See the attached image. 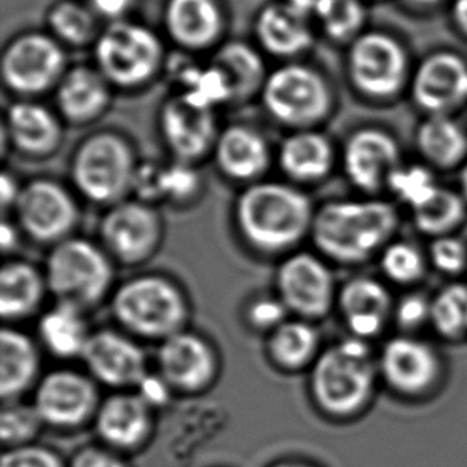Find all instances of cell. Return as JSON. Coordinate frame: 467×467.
Returning <instances> with one entry per match:
<instances>
[{"instance_id": "21", "label": "cell", "mask_w": 467, "mask_h": 467, "mask_svg": "<svg viewBox=\"0 0 467 467\" xmlns=\"http://www.w3.org/2000/svg\"><path fill=\"white\" fill-rule=\"evenodd\" d=\"M381 373L402 394H420L436 381L439 360L430 345L413 338H394L381 354Z\"/></svg>"}, {"instance_id": "38", "label": "cell", "mask_w": 467, "mask_h": 467, "mask_svg": "<svg viewBox=\"0 0 467 467\" xmlns=\"http://www.w3.org/2000/svg\"><path fill=\"white\" fill-rule=\"evenodd\" d=\"M388 185L396 192V195L402 202L411 206L413 211L428 202L439 190L432 174L421 166H398L388 179Z\"/></svg>"}, {"instance_id": "13", "label": "cell", "mask_w": 467, "mask_h": 467, "mask_svg": "<svg viewBox=\"0 0 467 467\" xmlns=\"http://www.w3.org/2000/svg\"><path fill=\"white\" fill-rule=\"evenodd\" d=\"M160 128L171 153L185 163L211 152L221 134L217 131L214 109L182 93L164 102Z\"/></svg>"}, {"instance_id": "27", "label": "cell", "mask_w": 467, "mask_h": 467, "mask_svg": "<svg viewBox=\"0 0 467 467\" xmlns=\"http://www.w3.org/2000/svg\"><path fill=\"white\" fill-rule=\"evenodd\" d=\"M279 166L296 182H319L334 166V149L324 134L298 130L279 149Z\"/></svg>"}, {"instance_id": "29", "label": "cell", "mask_w": 467, "mask_h": 467, "mask_svg": "<svg viewBox=\"0 0 467 467\" xmlns=\"http://www.w3.org/2000/svg\"><path fill=\"white\" fill-rule=\"evenodd\" d=\"M38 338L48 351L61 359L82 358L88 343V322L85 311L72 305L57 304L38 321Z\"/></svg>"}, {"instance_id": "50", "label": "cell", "mask_w": 467, "mask_h": 467, "mask_svg": "<svg viewBox=\"0 0 467 467\" xmlns=\"http://www.w3.org/2000/svg\"><path fill=\"white\" fill-rule=\"evenodd\" d=\"M19 190L21 187L16 185L15 179L12 176H8L6 172H4L2 176V182H0V192H2V206L4 209L13 208L15 202L18 200Z\"/></svg>"}, {"instance_id": "16", "label": "cell", "mask_w": 467, "mask_h": 467, "mask_svg": "<svg viewBox=\"0 0 467 467\" xmlns=\"http://www.w3.org/2000/svg\"><path fill=\"white\" fill-rule=\"evenodd\" d=\"M158 373L181 391L204 389L214 379L217 359L208 341L200 335L181 330L161 341L157 353Z\"/></svg>"}, {"instance_id": "32", "label": "cell", "mask_w": 467, "mask_h": 467, "mask_svg": "<svg viewBox=\"0 0 467 467\" xmlns=\"http://www.w3.org/2000/svg\"><path fill=\"white\" fill-rule=\"evenodd\" d=\"M211 66L227 80L232 102L246 101L255 93H262L266 82L265 69L259 55L246 45L223 47Z\"/></svg>"}, {"instance_id": "54", "label": "cell", "mask_w": 467, "mask_h": 467, "mask_svg": "<svg viewBox=\"0 0 467 467\" xmlns=\"http://www.w3.org/2000/svg\"><path fill=\"white\" fill-rule=\"evenodd\" d=\"M275 467H311L308 464H302V462H283V464H278V466Z\"/></svg>"}, {"instance_id": "52", "label": "cell", "mask_w": 467, "mask_h": 467, "mask_svg": "<svg viewBox=\"0 0 467 467\" xmlns=\"http://www.w3.org/2000/svg\"><path fill=\"white\" fill-rule=\"evenodd\" d=\"M322 0H291L289 4L306 15L310 10H315L316 12V8L319 6Z\"/></svg>"}, {"instance_id": "7", "label": "cell", "mask_w": 467, "mask_h": 467, "mask_svg": "<svg viewBox=\"0 0 467 467\" xmlns=\"http://www.w3.org/2000/svg\"><path fill=\"white\" fill-rule=\"evenodd\" d=\"M262 101L268 114L285 127L311 130L327 117L332 95L316 70L289 64L266 77Z\"/></svg>"}, {"instance_id": "40", "label": "cell", "mask_w": 467, "mask_h": 467, "mask_svg": "<svg viewBox=\"0 0 467 467\" xmlns=\"http://www.w3.org/2000/svg\"><path fill=\"white\" fill-rule=\"evenodd\" d=\"M316 13L321 16L328 36L334 38L353 36L362 21V10L356 0H322Z\"/></svg>"}, {"instance_id": "11", "label": "cell", "mask_w": 467, "mask_h": 467, "mask_svg": "<svg viewBox=\"0 0 467 467\" xmlns=\"http://www.w3.org/2000/svg\"><path fill=\"white\" fill-rule=\"evenodd\" d=\"M276 287L285 308L305 321L321 319L334 305V275L315 254L287 257L276 273Z\"/></svg>"}, {"instance_id": "19", "label": "cell", "mask_w": 467, "mask_h": 467, "mask_svg": "<svg viewBox=\"0 0 467 467\" xmlns=\"http://www.w3.org/2000/svg\"><path fill=\"white\" fill-rule=\"evenodd\" d=\"M63 128L50 109L37 102H15L5 115L4 149L10 140L16 150L27 157H48L57 150Z\"/></svg>"}, {"instance_id": "25", "label": "cell", "mask_w": 467, "mask_h": 467, "mask_svg": "<svg viewBox=\"0 0 467 467\" xmlns=\"http://www.w3.org/2000/svg\"><path fill=\"white\" fill-rule=\"evenodd\" d=\"M338 305L348 328L362 340L383 328L391 310V297L379 281L354 278L341 289Z\"/></svg>"}, {"instance_id": "35", "label": "cell", "mask_w": 467, "mask_h": 467, "mask_svg": "<svg viewBox=\"0 0 467 467\" xmlns=\"http://www.w3.org/2000/svg\"><path fill=\"white\" fill-rule=\"evenodd\" d=\"M415 213V223L424 234H443L460 223L464 214L462 198L449 190H437Z\"/></svg>"}, {"instance_id": "43", "label": "cell", "mask_w": 467, "mask_h": 467, "mask_svg": "<svg viewBox=\"0 0 467 467\" xmlns=\"http://www.w3.org/2000/svg\"><path fill=\"white\" fill-rule=\"evenodd\" d=\"M0 467H64L57 453L36 445H19L6 449Z\"/></svg>"}, {"instance_id": "44", "label": "cell", "mask_w": 467, "mask_h": 467, "mask_svg": "<svg viewBox=\"0 0 467 467\" xmlns=\"http://www.w3.org/2000/svg\"><path fill=\"white\" fill-rule=\"evenodd\" d=\"M431 257L441 272L458 273L466 265L467 251L460 240L441 238L431 247Z\"/></svg>"}, {"instance_id": "42", "label": "cell", "mask_w": 467, "mask_h": 467, "mask_svg": "<svg viewBox=\"0 0 467 467\" xmlns=\"http://www.w3.org/2000/svg\"><path fill=\"white\" fill-rule=\"evenodd\" d=\"M198 176L195 171L190 168V163L179 161L163 166L161 170V189H163V198H171L174 202H182L189 200L195 195L198 189Z\"/></svg>"}, {"instance_id": "55", "label": "cell", "mask_w": 467, "mask_h": 467, "mask_svg": "<svg viewBox=\"0 0 467 467\" xmlns=\"http://www.w3.org/2000/svg\"><path fill=\"white\" fill-rule=\"evenodd\" d=\"M462 190H464V193L467 195V166L462 170Z\"/></svg>"}, {"instance_id": "24", "label": "cell", "mask_w": 467, "mask_h": 467, "mask_svg": "<svg viewBox=\"0 0 467 467\" xmlns=\"http://www.w3.org/2000/svg\"><path fill=\"white\" fill-rule=\"evenodd\" d=\"M57 104L59 114L70 123L95 121L110 104L108 78L85 66L69 70L57 83Z\"/></svg>"}, {"instance_id": "20", "label": "cell", "mask_w": 467, "mask_h": 467, "mask_svg": "<svg viewBox=\"0 0 467 467\" xmlns=\"http://www.w3.org/2000/svg\"><path fill=\"white\" fill-rule=\"evenodd\" d=\"M418 106L445 114L467 99V67L455 55H436L418 70L413 82Z\"/></svg>"}, {"instance_id": "49", "label": "cell", "mask_w": 467, "mask_h": 467, "mask_svg": "<svg viewBox=\"0 0 467 467\" xmlns=\"http://www.w3.org/2000/svg\"><path fill=\"white\" fill-rule=\"evenodd\" d=\"M96 12L101 13L108 18H117L121 13L127 12L131 5V0H91Z\"/></svg>"}, {"instance_id": "15", "label": "cell", "mask_w": 467, "mask_h": 467, "mask_svg": "<svg viewBox=\"0 0 467 467\" xmlns=\"http://www.w3.org/2000/svg\"><path fill=\"white\" fill-rule=\"evenodd\" d=\"M82 359L93 379L112 388L138 386L149 373L140 345L108 328L91 334Z\"/></svg>"}, {"instance_id": "28", "label": "cell", "mask_w": 467, "mask_h": 467, "mask_svg": "<svg viewBox=\"0 0 467 467\" xmlns=\"http://www.w3.org/2000/svg\"><path fill=\"white\" fill-rule=\"evenodd\" d=\"M47 291L45 273L23 260L6 262L0 272V315L4 321H21L34 315Z\"/></svg>"}, {"instance_id": "31", "label": "cell", "mask_w": 467, "mask_h": 467, "mask_svg": "<svg viewBox=\"0 0 467 467\" xmlns=\"http://www.w3.org/2000/svg\"><path fill=\"white\" fill-rule=\"evenodd\" d=\"M166 19L172 37L190 48L211 44L221 29L214 0H171Z\"/></svg>"}, {"instance_id": "3", "label": "cell", "mask_w": 467, "mask_h": 467, "mask_svg": "<svg viewBox=\"0 0 467 467\" xmlns=\"http://www.w3.org/2000/svg\"><path fill=\"white\" fill-rule=\"evenodd\" d=\"M375 362L360 338H348L317 356L311 391L322 410L347 417L368 402L375 386Z\"/></svg>"}, {"instance_id": "51", "label": "cell", "mask_w": 467, "mask_h": 467, "mask_svg": "<svg viewBox=\"0 0 467 467\" xmlns=\"http://www.w3.org/2000/svg\"><path fill=\"white\" fill-rule=\"evenodd\" d=\"M2 238H0V243H2V249H4V253H8V251H12L13 247L16 246V241H18V232H16V228L13 227V223L10 222L4 221L2 223Z\"/></svg>"}, {"instance_id": "46", "label": "cell", "mask_w": 467, "mask_h": 467, "mask_svg": "<svg viewBox=\"0 0 467 467\" xmlns=\"http://www.w3.org/2000/svg\"><path fill=\"white\" fill-rule=\"evenodd\" d=\"M431 317V305L421 296L405 297L398 308L399 324L405 328L418 327Z\"/></svg>"}, {"instance_id": "1", "label": "cell", "mask_w": 467, "mask_h": 467, "mask_svg": "<svg viewBox=\"0 0 467 467\" xmlns=\"http://www.w3.org/2000/svg\"><path fill=\"white\" fill-rule=\"evenodd\" d=\"M236 223L251 246L279 253L311 234L315 209L302 190L283 182H254L236 202Z\"/></svg>"}, {"instance_id": "8", "label": "cell", "mask_w": 467, "mask_h": 467, "mask_svg": "<svg viewBox=\"0 0 467 467\" xmlns=\"http://www.w3.org/2000/svg\"><path fill=\"white\" fill-rule=\"evenodd\" d=\"M99 72L121 88H134L152 78L161 61V45L142 26L117 23L96 45Z\"/></svg>"}, {"instance_id": "47", "label": "cell", "mask_w": 467, "mask_h": 467, "mask_svg": "<svg viewBox=\"0 0 467 467\" xmlns=\"http://www.w3.org/2000/svg\"><path fill=\"white\" fill-rule=\"evenodd\" d=\"M138 388V394L146 400L147 405H150L152 409L166 404V400L170 399L171 386L164 381L163 377L158 375H150L147 373L144 379L140 381Z\"/></svg>"}, {"instance_id": "39", "label": "cell", "mask_w": 467, "mask_h": 467, "mask_svg": "<svg viewBox=\"0 0 467 467\" xmlns=\"http://www.w3.org/2000/svg\"><path fill=\"white\" fill-rule=\"evenodd\" d=\"M50 23L57 36L69 44H85L95 32L93 15L74 2L59 4L50 15Z\"/></svg>"}, {"instance_id": "6", "label": "cell", "mask_w": 467, "mask_h": 467, "mask_svg": "<svg viewBox=\"0 0 467 467\" xmlns=\"http://www.w3.org/2000/svg\"><path fill=\"white\" fill-rule=\"evenodd\" d=\"M112 313L130 334L163 341L183 330L189 308L182 292L170 279L140 276L115 291Z\"/></svg>"}, {"instance_id": "5", "label": "cell", "mask_w": 467, "mask_h": 467, "mask_svg": "<svg viewBox=\"0 0 467 467\" xmlns=\"http://www.w3.org/2000/svg\"><path fill=\"white\" fill-rule=\"evenodd\" d=\"M138 168L130 142L119 134L104 131L91 134L77 147L70 176L87 200L114 206L133 192Z\"/></svg>"}, {"instance_id": "36", "label": "cell", "mask_w": 467, "mask_h": 467, "mask_svg": "<svg viewBox=\"0 0 467 467\" xmlns=\"http://www.w3.org/2000/svg\"><path fill=\"white\" fill-rule=\"evenodd\" d=\"M431 319L445 337H460L467 332V287L450 285L431 305Z\"/></svg>"}, {"instance_id": "10", "label": "cell", "mask_w": 467, "mask_h": 467, "mask_svg": "<svg viewBox=\"0 0 467 467\" xmlns=\"http://www.w3.org/2000/svg\"><path fill=\"white\" fill-rule=\"evenodd\" d=\"M163 225L152 204L123 200L109 206L101 219L99 236L109 255L127 265L150 259L161 241Z\"/></svg>"}, {"instance_id": "14", "label": "cell", "mask_w": 467, "mask_h": 467, "mask_svg": "<svg viewBox=\"0 0 467 467\" xmlns=\"http://www.w3.org/2000/svg\"><path fill=\"white\" fill-rule=\"evenodd\" d=\"M98 405L95 381L74 370H57L40 379L34 407L44 423L70 428L85 423Z\"/></svg>"}, {"instance_id": "41", "label": "cell", "mask_w": 467, "mask_h": 467, "mask_svg": "<svg viewBox=\"0 0 467 467\" xmlns=\"http://www.w3.org/2000/svg\"><path fill=\"white\" fill-rule=\"evenodd\" d=\"M381 266L389 278L407 285L423 275V257L410 244L398 243L386 249Z\"/></svg>"}, {"instance_id": "33", "label": "cell", "mask_w": 467, "mask_h": 467, "mask_svg": "<svg viewBox=\"0 0 467 467\" xmlns=\"http://www.w3.org/2000/svg\"><path fill=\"white\" fill-rule=\"evenodd\" d=\"M319 349V335L310 321L285 319L270 332L268 353L279 367L298 370L315 359Z\"/></svg>"}, {"instance_id": "37", "label": "cell", "mask_w": 467, "mask_h": 467, "mask_svg": "<svg viewBox=\"0 0 467 467\" xmlns=\"http://www.w3.org/2000/svg\"><path fill=\"white\" fill-rule=\"evenodd\" d=\"M44 423L34 405L18 404L16 400L5 405L0 420V436L6 447L27 445Z\"/></svg>"}, {"instance_id": "30", "label": "cell", "mask_w": 467, "mask_h": 467, "mask_svg": "<svg viewBox=\"0 0 467 467\" xmlns=\"http://www.w3.org/2000/svg\"><path fill=\"white\" fill-rule=\"evenodd\" d=\"M305 16L291 4L268 6L257 25L260 42L278 57H292L306 50L311 44V32Z\"/></svg>"}, {"instance_id": "12", "label": "cell", "mask_w": 467, "mask_h": 467, "mask_svg": "<svg viewBox=\"0 0 467 467\" xmlns=\"http://www.w3.org/2000/svg\"><path fill=\"white\" fill-rule=\"evenodd\" d=\"M63 76L64 55L59 45L38 34L16 38L2 59L4 82L18 95L45 93Z\"/></svg>"}, {"instance_id": "48", "label": "cell", "mask_w": 467, "mask_h": 467, "mask_svg": "<svg viewBox=\"0 0 467 467\" xmlns=\"http://www.w3.org/2000/svg\"><path fill=\"white\" fill-rule=\"evenodd\" d=\"M70 467H128L121 458L104 449H85L77 453Z\"/></svg>"}, {"instance_id": "18", "label": "cell", "mask_w": 467, "mask_h": 467, "mask_svg": "<svg viewBox=\"0 0 467 467\" xmlns=\"http://www.w3.org/2000/svg\"><path fill=\"white\" fill-rule=\"evenodd\" d=\"M399 150L389 134L373 128L360 130L348 140L343 163L349 181L360 190L375 192L398 168Z\"/></svg>"}, {"instance_id": "56", "label": "cell", "mask_w": 467, "mask_h": 467, "mask_svg": "<svg viewBox=\"0 0 467 467\" xmlns=\"http://www.w3.org/2000/svg\"><path fill=\"white\" fill-rule=\"evenodd\" d=\"M415 2H421V4H431V2H436V0H415Z\"/></svg>"}, {"instance_id": "26", "label": "cell", "mask_w": 467, "mask_h": 467, "mask_svg": "<svg viewBox=\"0 0 467 467\" xmlns=\"http://www.w3.org/2000/svg\"><path fill=\"white\" fill-rule=\"evenodd\" d=\"M40 356L29 335L16 328L0 332V394L5 402H15L38 377Z\"/></svg>"}, {"instance_id": "45", "label": "cell", "mask_w": 467, "mask_h": 467, "mask_svg": "<svg viewBox=\"0 0 467 467\" xmlns=\"http://www.w3.org/2000/svg\"><path fill=\"white\" fill-rule=\"evenodd\" d=\"M285 305L281 298H259L249 308V321L262 330H275L285 321L287 315Z\"/></svg>"}, {"instance_id": "34", "label": "cell", "mask_w": 467, "mask_h": 467, "mask_svg": "<svg viewBox=\"0 0 467 467\" xmlns=\"http://www.w3.org/2000/svg\"><path fill=\"white\" fill-rule=\"evenodd\" d=\"M418 146L431 161L451 166L466 155V133L447 115H432L420 127Z\"/></svg>"}, {"instance_id": "53", "label": "cell", "mask_w": 467, "mask_h": 467, "mask_svg": "<svg viewBox=\"0 0 467 467\" xmlns=\"http://www.w3.org/2000/svg\"><path fill=\"white\" fill-rule=\"evenodd\" d=\"M455 12L460 25L467 31V0H456Z\"/></svg>"}, {"instance_id": "23", "label": "cell", "mask_w": 467, "mask_h": 467, "mask_svg": "<svg viewBox=\"0 0 467 467\" xmlns=\"http://www.w3.org/2000/svg\"><path fill=\"white\" fill-rule=\"evenodd\" d=\"M219 170L238 182L257 181L272 160L265 138L254 128L234 125L221 131L214 147Z\"/></svg>"}, {"instance_id": "2", "label": "cell", "mask_w": 467, "mask_h": 467, "mask_svg": "<svg viewBox=\"0 0 467 467\" xmlns=\"http://www.w3.org/2000/svg\"><path fill=\"white\" fill-rule=\"evenodd\" d=\"M398 214L383 202H332L315 213L311 238L317 251L337 262L368 259L389 240Z\"/></svg>"}, {"instance_id": "4", "label": "cell", "mask_w": 467, "mask_h": 467, "mask_svg": "<svg viewBox=\"0 0 467 467\" xmlns=\"http://www.w3.org/2000/svg\"><path fill=\"white\" fill-rule=\"evenodd\" d=\"M45 279L57 304L87 311L108 296L114 285V265L106 249L93 241L70 236L48 254Z\"/></svg>"}, {"instance_id": "17", "label": "cell", "mask_w": 467, "mask_h": 467, "mask_svg": "<svg viewBox=\"0 0 467 467\" xmlns=\"http://www.w3.org/2000/svg\"><path fill=\"white\" fill-rule=\"evenodd\" d=\"M404 51L392 38L368 34L353 45L349 72L354 85L370 96H389L404 82Z\"/></svg>"}, {"instance_id": "9", "label": "cell", "mask_w": 467, "mask_h": 467, "mask_svg": "<svg viewBox=\"0 0 467 467\" xmlns=\"http://www.w3.org/2000/svg\"><path fill=\"white\" fill-rule=\"evenodd\" d=\"M15 214L23 232L44 244H57L70 238L78 223V206L61 183L34 179L19 190Z\"/></svg>"}, {"instance_id": "22", "label": "cell", "mask_w": 467, "mask_h": 467, "mask_svg": "<svg viewBox=\"0 0 467 467\" xmlns=\"http://www.w3.org/2000/svg\"><path fill=\"white\" fill-rule=\"evenodd\" d=\"M152 424V407L138 392L114 394L96 411V430L114 449H134L146 439Z\"/></svg>"}]
</instances>
